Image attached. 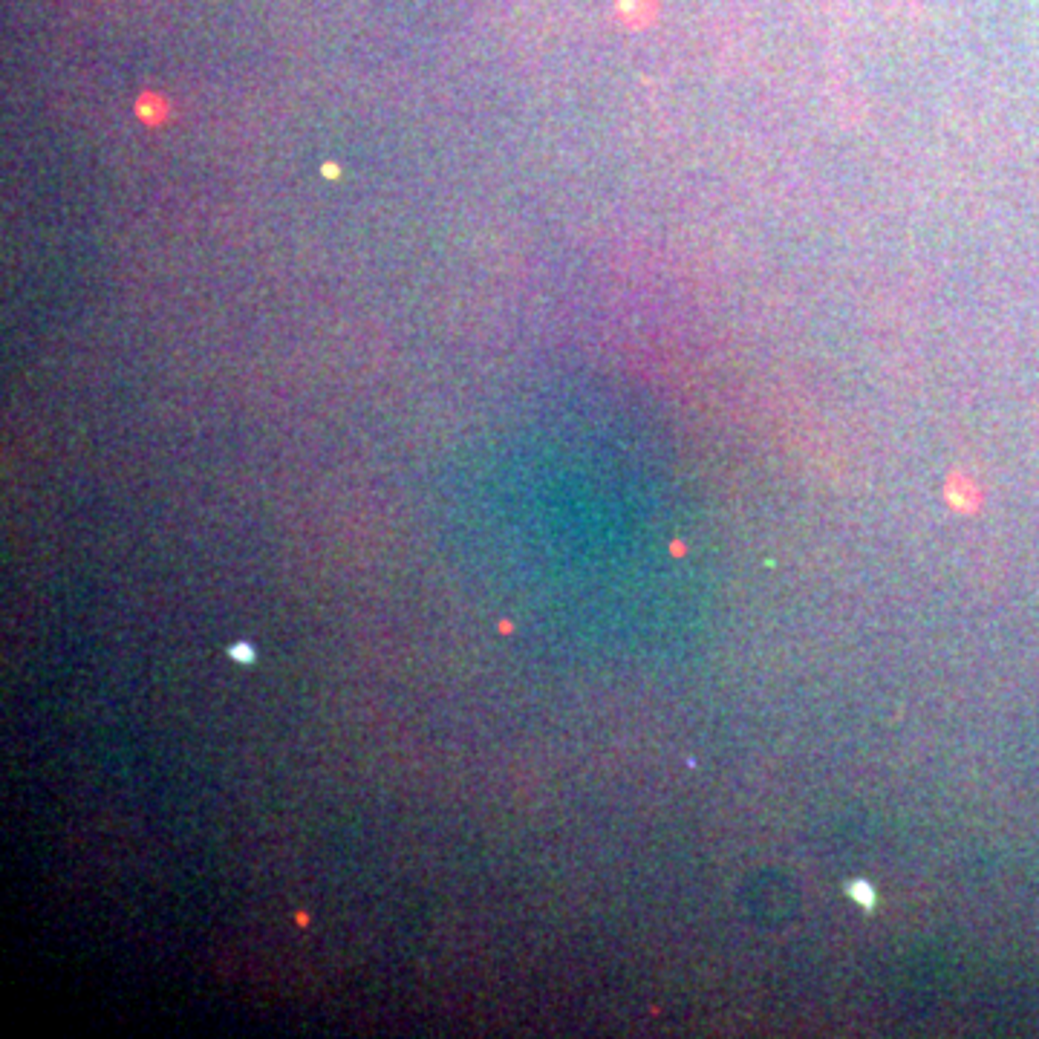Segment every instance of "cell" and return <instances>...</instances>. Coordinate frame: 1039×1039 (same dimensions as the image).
<instances>
[{"mask_svg": "<svg viewBox=\"0 0 1039 1039\" xmlns=\"http://www.w3.org/2000/svg\"><path fill=\"white\" fill-rule=\"evenodd\" d=\"M168 110L170 107L165 102V95H159V93H142L139 102H136V116L144 121V125H162Z\"/></svg>", "mask_w": 1039, "mask_h": 1039, "instance_id": "1", "label": "cell"}, {"mask_svg": "<svg viewBox=\"0 0 1039 1039\" xmlns=\"http://www.w3.org/2000/svg\"><path fill=\"white\" fill-rule=\"evenodd\" d=\"M852 895H854V898H861V901L866 903V907H870V903H872V889L866 892V884H854Z\"/></svg>", "mask_w": 1039, "mask_h": 1039, "instance_id": "2", "label": "cell"}]
</instances>
